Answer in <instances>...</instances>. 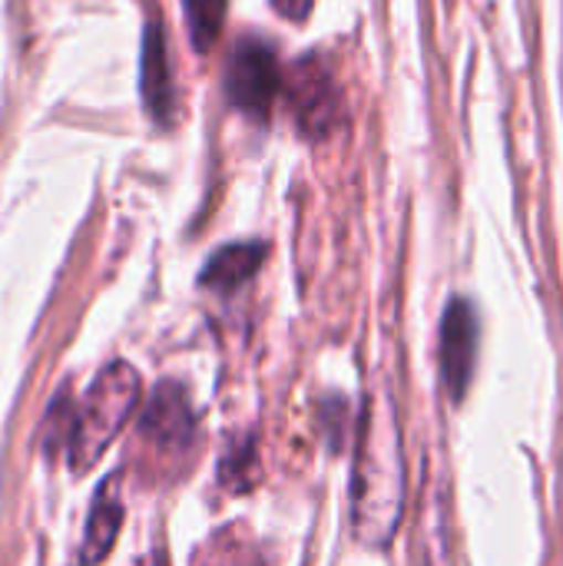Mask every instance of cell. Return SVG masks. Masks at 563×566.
<instances>
[{
  "instance_id": "6da1fadb",
  "label": "cell",
  "mask_w": 563,
  "mask_h": 566,
  "mask_svg": "<svg viewBox=\"0 0 563 566\" xmlns=\"http://www.w3.org/2000/svg\"><path fill=\"white\" fill-rule=\"evenodd\" d=\"M402 441L392 401H368L365 408V428L358 441V461H355V534L372 544L385 547L398 527L402 517Z\"/></svg>"
},
{
  "instance_id": "7a4b0ae2",
  "label": "cell",
  "mask_w": 563,
  "mask_h": 566,
  "mask_svg": "<svg viewBox=\"0 0 563 566\" xmlns=\"http://www.w3.org/2000/svg\"><path fill=\"white\" fill-rule=\"evenodd\" d=\"M136 401H139V375L126 361H113L96 375L70 428L73 471H90L103 458L110 441L133 418Z\"/></svg>"
},
{
  "instance_id": "3957f363",
  "label": "cell",
  "mask_w": 563,
  "mask_h": 566,
  "mask_svg": "<svg viewBox=\"0 0 563 566\" xmlns=\"http://www.w3.org/2000/svg\"><path fill=\"white\" fill-rule=\"evenodd\" d=\"M282 86H285V76H282L272 43L259 36L239 40L226 63V93L232 106L252 123H265L272 116V106Z\"/></svg>"
},
{
  "instance_id": "277c9868",
  "label": "cell",
  "mask_w": 563,
  "mask_h": 566,
  "mask_svg": "<svg viewBox=\"0 0 563 566\" xmlns=\"http://www.w3.org/2000/svg\"><path fill=\"white\" fill-rule=\"evenodd\" d=\"M478 312L468 298H455L441 318V378L451 391L455 401L465 398L471 375H475V358H478Z\"/></svg>"
},
{
  "instance_id": "5b68a950",
  "label": "cell",
  "mask_w": 563,
  "mask_h": 566,
  "mask_svg": "<svg viewBox=\"0 0 563 566\" xmlns=\"http://www.w3.org/2000/svg\"><path fill=\"white\" fill-rule=\"evenodd\" d=\"M289 99H292V116L299 119L305 136H325L335 126L338 109H342L335 80L332 73H325V66L315 56L299 63Z\"/></svg>"
},
{
  "instance_id": "8992f818",
  "label": "cell",
  "mask_w": 563,
  "mask_h": 566,
  "mask_svg": "<svg viewBox=\"0 0 563 566\" xmlns=\"http://www.w3.org/2000/svg\"><path fill=\"white\" fill-rule=\"evenodd\" d=\"M143 99L146 109L153 113L156 123L173 119V70H169V53H166V36L156 23L146 27L143 36Z\"/></svg>"
},
{
  "instance_id": "52a82bcc",
  "label": "cell",
  "mask_w": 563,
  "mask_h": 566,
  "mask_svg": "<svg viewBox=\"0 0 563 566\" xmlns=\"http://www.w3.org/2000/svg\"><path fill=\"white\" fill-rule=\"evenodd\" d=\"M119 527H123V501H119L116 481H103V488L96 491L93 507H90V521H86V534H83L80 564H103L106 554H110L113 544H116Z\"/></svg>"
},
{
  "instance_id": "ba28073f",
  "label": "cell",
  "mask_w": 563,
  "mask_h": 566,
  "mask_svg": "<svg viewBox=\"0 0 563 566\" xmlns=\"http://www.w3.org/2000/svg\"><path fill=\"white\" fill-rule=\"evenodd\" d=\"M143 431H146V438L159 441L163 448L189 441L192 418H189V405H186L183 388L166 385V388L156 391V398H153V405H149V411L143 418Z\"/></svg>"
},
{
  "instance_id": "9c48e42d",
  "label": "cell",
  "mask_w": 563,
  "mask_h": 566,
  "mask_svg": "<svg viewBox=\"0 0 563 566\" xmlns=\"http://www.w3.org/2000/svg\"><path fill=\"white\" fill-rule=\"evenodd\" d=\"M262 259H265V245L262 242H236V245H226V249H219L206 262L199 282L206 289L232 292V289H239L242 282H249L259 272Z\"/></svg>"
},
{
  "instance_id": "30bf717a",
  "label": "cell",
  "mask_w": 563,
  "mask_h": 566,
  "mask_svg": "<svg viewBox=\"0 0 563 566\" xmlns=\"http://www.w3.org/2000/svg\"><path fill=\"white\" fill-rule=\"evenodd\" d=\"M192 566H262V557L242 527H226L206 541Z\"/></svg>"
},
{
  "instance_id": "8fae6325",
  "label": "cell",
  "mask_w": 563,
  "mask_h": 566,
  "mask_svg": "<svg viewBox=\"0 0 563 566\" xmlns=\"http://www.w3.org/2000/svg\"><path fill=\"white\" fill-rule=\"evenodd\" d=\"M183 10H186V27H189L192 46L199 53H209V46L222 33L229 0H183Z\"/></svg>"
},
{
  "instance_id": "7c38bea8",
  "label": "cell",
  "mask_w": 563,
  "mask_h": 566,
  "mask_svg": "<svg viewBox=\"0 0 563 566\" xmlns=\"http://www.w3.org/2000/svg\"><path fill=\"white\" fill-rule=\"evenodd\" d=\"M272 3H275L279 13H285L292 20H302L309 13V7H312V0H272Z\"/></svg>"
},
{
  "instance_id": "4fadbf2b",
  "label": "cell",
  "mask_w": 563,
  "mask_h": 566,
  "mask_svg": "<svg viewBox=\"0 0 563 566\" xmlns=\"http://www.w3.org/2000/svg\"><path fill=\"white\" fill-rule=\"evenodd\" d=\"M143 566H166V557H149Z\"/></svg>"
}]
</instances>
